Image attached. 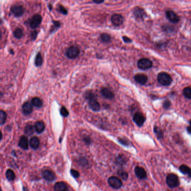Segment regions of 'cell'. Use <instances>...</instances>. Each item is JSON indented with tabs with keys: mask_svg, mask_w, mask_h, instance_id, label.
<instances>
[{
	"mask_svg": "<svg viewBox=\"0 0 191 191\" xmlns=\"http://www.w3.org/2000/svg\"><path fill=\"white\" fill-rule=\"evenodd\" d=\"M166 183L168 187L171 188L178 187L180 185V181L178 176L173 173H170L166 178Z\"/></svg>",
	"mask_w": 191,
	"mask_h": 191,
	"instance_id": "cell-1",
	"label": "cell"
},
{
	"mask_svg": "<svg viewBox=\"0 0 191 191\" xmlns=\"http://www.w3.org/2000/svg\"><path fill=\"white\" fill-rule=\"evenodd\" d=\"M157 79L159 84L163 86H169L172 83V78L169 74L165 72H162L158 74Z\"/></svg>",
	"mask_w": 191,
	"mask_h": 191,
	"instance_id": "cell-2",
	"label": "cell"
},
{
	"mask_svg": "<svg viewBox=\"0 0 191 191\" xmlns=\"http://www.w3.org/2000/svg\"><path fill=\"white\" fill-rule=\"evenodd\" d=\"M138 66L140 69L145 70L150 69L153 66V62L149 59L144 58L139 60L138 62Z\"/></svg>",
	"mask_w": 191,
	"mask_h": 191,
	"instance_id": "cell-3",
	"label": "cell"
},
{
	"mask_svg": "<svg viewBox=\"0 0 191 191\" xmlns=\"http://www.w3.org/2000/svg\"><path fill=\"white\" fill-rule=\"evenodd\" d=\"M80 53L79 49L76 46H72L66 51V56L70 59H74L78 57Z\"/></svg>",
	"mask_w": 191,
	"mask_h": 191,
	"instance_id": "cell-4",
	"label": "cell"
},
{
	"mask_svg": "<svg viewBox=\"0 0 191 191\" xmlns=\"http://www.w3.org/2000/svg\"><path fill=\"white\" fill-rule=\"evenodd\" d=\"M109 185L115 189H119L122 187V183L121 179L116 177H111L108 180Z\"/></svg>",
	"mask_w": 191,
	"mask_h": 191,
	"instance_id": "cell-5",
	"label": "cell"
},
{
	"mask_svg": "<svg viewBox=\"0 0 191 191\" xmlns=\"http://www.w3.org/2000/svg\"><path fill=\"white\" fill-rule=\"evenodd\" d=\"M165 14L168 19L173 23H177L180 20V18L178 15L172 10L167 11Z\"/></svg>",
	"mask_w": 191,
	"mask_h": 191,
	"instance_id": "cell-6",
	"label": "cell"
},
{
	"mask_svg": "<svg viewBox=\"0 0 191 191\" xmlns=\"http://www.w3.org/2000/svg\"><path fill=\"white\" fill-rule=\"evenodd\" d=\"M11 11L15 16L20 17L24 13L25 10L20 5H14L12 6Z\"/></svg>",
	"mask_w": 191,
	"mask_h": 191,
	"instance_id": "cell-7",
	"label": "cell"
},
{
	"mask_svg": "<svg viewBox=\"0 0 191 191\" xmlns=\"http://www.w3.org/2000/svg\"><path fill=\"white\" fill-rule=\"evenodd\" d=\"M133 119L135 123L139 127L143 126L145 121V118L143 114L140 112L135 113Z\"/></svg>",
	"mask_w": 191,
	"mask_h": 191,
	"instance_id": "cell-8",
	"label": "cell"
},
{
	"mask_svg": "<svg viewBox=\"0 0 191 191\" xmlns=\"http://www.w3.org/2000/svg\"><path fill=\"white\" fill-rule=\"evenodd\" d=\"M42 21V17L40 15H35L32 17L30 22V26L32 29H35L40 25Z\"/></svg>",
	"mask_w": 191,
	"mask_h": 191,
	"instance_id": "cell-9",
	"label": "cell"
},
{
	"mask_svg": "<svg viewBox=\"0 0 191 191\" xmlns=\"http://www.w3.org/2000/svg\"><path fill=\"white\" fill-rule=\"evenodd\" d=\"M135 173L138 178L140 179H145L147 177L146 171L140 166H136L135 169Z\"/></svg>",
	"mask_w": 191,
	"mask_h": 191,
	"instance_id": "cell-10",
	"label": "cell"
},
{
	"mask_svg": "<svg viewBox=\"0 0 191 191\" xmlns=\"http://www.w3.org/2000/svg\"><path fill=\"white\" fill-rule=\"evenodd\" d=\"M43 177L47 181H53L56 179V175L54 173L50 170H45L43 172Z\"/></svg>",
	"mask_w": 191,
	"mask_h": 191,
	"instance_id": "cell-11",
	"label": "cell"
},
{
	"mask_svg": "<svg viewBox=\"0 0 191 191\" xmlns=\"http://www.w3.org/2000/svg\"><path fill=\"white\" fill-rule=\"evenodd\" d=\"M111 22L114 25L119 26L124 22V18L121 15L114 14L111 17Z\"/></svg>",
	"mask_w": 191,
	"mask_h": 191,
	"instance_id": "cell-12",
	"label": "cell"
},
{
	"mask_svg": "<svg viewBox=\"0 0 191 191\" xmlns=\"http://www.w3.org/2000/svg\"><path fill=\"white\" fill-rule=\"evenodd\" d=\"M135 80L141 85H145L148 81V77L145 75L139 74L136 75L134 76Z\"/></svg>",
	"mask_w": 191,
	"mask_h": 191,
	"instance_id": "cell-13",
	"label": "cell"
},
{
	"mask_svg": "<svg viewBox=\"0 0 191 191\" xmlns=\"http://www.w3.org/2000/svg\"><path fill=\"white\" fill-rule=\"evenodd\" d=\"M22 108L23 113L26 115H29L31 114L33 110V105L29 102H26L23 104Z\"/></svg>",
	"mask_w": 191,
	"mask_h": 191,
	"instance_id": "cell-14",
	"label": "cell"
},
{
	"mask_svg": "<svg viewBox=\"0 0 191 191\" xmlns=\"http://www.w3.org/2000/svg\"><path fill=\"white\" fill-rule=\"evenodd\" d=\"M19 145L20 148L24 149V150L27 149L28 146H29V141H28L27 137L25 136H21L20 139Z\"/></svg>",
	"mask_w": 191,
	"mask_h": 191,
	"instance_id": "cell-15",
	"label": "cell"
},
{
	"mask_svg": "<svg viewBox=\"0 0 191 191\" xmlns=\"http://www.w3.org/2000/svg\"><path fill=\"white\" fill-rule=\"evenodd\" d=\"M54 191H67L68 187L65 183L60 182L56 183L54 186Z\"/></svg>",
	"mask_w": 191,
	"mask_h": 191,
	"instance_id": "cell-16",
	"label": "cell"
},
{
	"mask_svg": "<svg viewBox=\"0 0 191 191\" xmlns=\"http://www.w3.org/2000/svg\"><path fill=\"white\" fill-rule=\"evenodd\" d=\"M101 93L102 96L107 99H113L114 97V94H113V93L107 88H106V87L102 88L101 91Z\"/></svg>",
	"mask_w": 191,
	"mask_h": 191,
	"instance_id": "cell-17",
	"label": "cell"
},
{
	"mask_svg": "<svg viewBox=\"0 0 191 191\" xmlns=\"http://www.w3.org/2000/svg\"><path fill=\"white\" fill-rule=\"evenodd\" d=\"M30 146L34 149L38 148L40 145V140L38 137H33L30 140Z\"/></svg>",
	"mask_w": 191,
	"mask_h": 191,
	"instance_id": "cell-18",
	"label": "cell"
},
{
	"mask_svg": "<svg viewBox=\"0 0 191 191\" xmlns=\"http://www.w3.org/2000/svg\"><path fill=\"white\" fill-rule=\"evenodd\" d=\"M179 171L185 175H187L190 178H191V169L186 165H182L179 166Z\"/></svg>",
	"mask_w": 191,
	"mask_h": 191,
	"instance_id": "cell-19",
	"label": "cell"
},
{
	"mask_svg": "<svg viewBox=\"0 0 191 191\" xmlns=\"http://www.w3.org/2000/svg\"><path fill=\"white\" fill-rule=\"evenodd\" d=\"M145 11L143 9L136 7L134 11V15L136 18L142 19L145 16Z\"/></svg>",
	"mask_w": 191,
	"mask_h": 191,
	"instance_id": "cell-20",
	"label": "cell"
},
{
	"mask_svg": "<svg viewBox=\"0 0 191 191\" xmlns=\"http://www.w3.org/2000/svg\"><path fill=\"white\" fill-rule=\"evenodd\" d=\"M90 107L93 111H98L100 109V105L99 103L96 100V99L89 101Z\"/></svg>",
	"mask_w": 191,
	"mask_h": 191,
	"instance_id": "cell-21",
	"label": "cell"
},
{
	"mask_svg": "<svg viewBox=\"0 0 191 191\" xmlns=\"http://www.w3.org/2000/svg\"><path fill=\"white\" fill-rule=\"evenodd\" d=\"M34 128L35 131L39 134L43 132L45 129L44 123L43 121L36 122L34 125Z\"/></svg>",
	"mask_w": 191,
	"mask_h": 191,
	"instance_id": "cell-22",
	"label": "cell"
},
{
	"mask_svg": "<svg viewBox=\"0 0 191 191\" xmlns=\"http://www.w3.org/2000/svg\"><path fill=\"white\" fill-rule=\"evenodd\" d=\"M154 131L156 135L157 138L159 140H161L164 138V134L159 127L155 126L154 128Z\"/></svg>",
	"mask_w": 191,
	"mask_h": 191,
	"instance_id": "cell-23",
	"label": "cell"
},
{
	"mask_svg": "<svg viewBox=\"0 0 191 191\" xmlns=\"http://www.w3.org/2000/svg\"><path fill=\"white\" fill-rule=\"evenodd\" d=\"M31 104L34 105L36 107L40 108L43 105V101L39 98L35 97L31 100Z\"/></svg>",
	"mask_w": 191,
	"mask_h": 191,
	"instance_id": "cell-24",
	"label": "cell"
},
{
	"mask_svg": "<svg viewBox=\"0 0 191 191\" xmlns=\"http://www.w3.org/2000/svg\"><path fill=\"white\" fill-rule=\"evenodd\" d=\"M6 177L9 181H13L15 178V174L13 170L8 169L6 171Z\"/></svg>",
	"mask_w": 191,
	"mask_h": 191,
	"instance_id": "cell-25",
	"label": "cell"
},
{
	"mask_svg": "<svg viewBox=\"0 0 191 191\" xmlns=\"http://www.w3.org/2000/svg\"><path fill=\"white\" fill-rule=\"evenodd\" d=\"M183 96H184L187 99H191V87H186L183 90Z\"/></svg>",
	"mask_w": 191,
	"mask_h": 191,
	"instance_id": "cell-26",
	"label": "cell"
},
{
	"mask_svg": "<svg viewBox=\"0 0 191 191\" xmlns=\"http://www.w3.org/2000/svg\"><path fill=\"white\" fill-rule=\"evenodd\" d=\"M34 128L32 125H28L25 127V133L26 135H29V136L33 135L34 134Z\"/></svg>",
	"mask_w": 191,
	"mask_h": 191,
	"instance_id": "cell-27",
	"label": "cell"
},
{
	"mask_svg": "<svg viewBox=\"0 0 191 191\" xmlns=\"http://www.w3.org/2000/svg\"><path fill=\"white\" fill-rule=\"evenodd\" d=\"M43 58L40 53H38L36 56L35 60V65L36 66H40L43 63Z\"/></svg>",
	"mask_w": 191,
	"mask_h": 191,
	"instance_id": "cell-28",
	"label": "cell"
},
{
	"mask_svg": "<svg viewBox=\"0 0 191 191\" xmlns=\"http://www.w3.org/2000/svg\"><path fill=\"white\" fill-rule=\"evenodd\" d=\"M7 118L6 113L4 111L0 110V125H3L5 123Z\"/></svg>",
	"mask_w": 191,
	"mask_h": 191,
	"instance_id": "cell-29",
	"label": "cell"
},
{
	"mask_svg": "<svg viewBox=\"0 0 191 191\" xmlns=\"http://www.w3.org/2000/svg\"><path fill=\"white\" fill-rule=\"evenodd\" d=\"M22 35H23V33L20 28H17L13 31V35L17 39H20L22 37Z\"/></svg>",
	"mask_w": 191,
	"mask_h": 191,
	"instance_id": "cell-30",
	"label": "cell"
},
{
	"mask_svg": "<svg viewBox=\"0 0 191 191\" xmlns=\"http://www.w3.org/2000/svg\"><path fill=\"white\" fill-rule=\"evenodd\" d=\"M85 97L87 100H91L95 99V96L94 94L91 91H87L85 94Z\"/></svg>",
	"mask_w": 191,
	"mask_h": 191,
	"instance_id": "cell-31",
	"label": "cell"
},
{
	"mask_svg": "<svg viewBox=\"0 0 191 191\" xmlns=\"http://www.w3.org/2000/svg\"><path fill=\"white\" fill-rule=\"evenodd\" d=\"M110 36L107 34H106V33H104L102 34H101V40L104 42V43H106V42H109V41L110 40Z\"/></svg>",
	"mask_w": 191,
	"mask_h": 191,
	"instance_id": "cell-32",
	"label": "cell"
},
{
	"mask_svg": "<svg viewBox=\"0 0 191 191\" xmlns=\"http://www.w3.org/2000/svg\"><path fill=\"white\" fill-rule=\"evenodd\" d=\"M61 114L62 116H63L64 117H67L69 115V112L65 107H63L61 109Z\"/></svg>",
	"mask_w": 191,
	"mask_h": 191,
	"instance_id": "cell-33",
	"label": "cell"
},
{
	"mask_svg": "<svg viewBox=\"0 0 191 191\" xmlns=\"http://www.w3.org/2000/svg\"><path fill=\"white\" fill-rule=\"evenodd\" d=\"M163 108L165 109H168L170 108L171 106V102L170 101V100H165L163 103Z\"/></svg>",
	"mask_w": 191,
	"mask_h": 191,
	"instance_id": "cell-34",
	"label": "cell"
},
{
	"mask_svg": "<svg viewBox=\"0 0 191 191\" xmlns=\"http://www.w3.org/2000/svg\"><path fill=\"white\" fill-rule=\"evenodd\" d=\"M118 174L120 175V176L124 180H126L127 179L128 177V174L127 173L125 172H124V171H120L118 172Z\"/></svg>",
	"mask_w": 191,
	"mask_h": 191,
	"instance_id": "cell-35",
	"label": "cell"
},
{
	"mask_svg": "<svg viewBox=\"0 0 191 191\" xmlns=\"http://www.w3.org/2000/svg\"><path fill=\"white\" fill-rule=\"evenodd\" d=\"M70 173L72 174V176H73L74 178H78L79 177V173L78 171L76 170L72 169L70 170Z\"/></svg>",
	"mask_w": 191,
	"mask_h": 191,
	"instance_id": "cell-36",
	"label": "cell"
},
{
	"mask_svg": "<svg viewBox=\"0 0 191 191\" xmlns=\"http://www.w3.org/2000/svg\"><path fill=\"white\" fill-rule=\"evenodd\" d=\"M58 10H59V11L61 12V13H62L63 14H64V15H67V14L68 11H67V10L65 9V8H64L63 6H61V5H59V6Z\"/></svg>",
	"mask_w": 191,
	"mask_h": 191,
	"instance_id": "cell-37",
	"label": "cell"
},
{
	"mask_svg": "<svg viewBox=\"0 0 191 191\" xmlns=\"http://www.w3.org/2000/svg\"><path fill=\"white\" fill-rule=\"evenodd\" d=\"M122 39L124 40V42H126V43H130V42H131V41H132L130 39H129V38L128 37H122Z\"/></svg>",
	"mask_w": 191,
	"mask_h": 191,
	"instance_id": "cell-38",
	"label": "cell"
},
{
	"mask_svg": "<svg viewBox=\"0 0 191 191\" xmlns=\"http://www.w3.org/2000/svg\"><path fill=\"white\" fill-rule=\"evenodd\" d=\"M187 130L189 134L191 135V120L190 121V126H188L187 128Z\"/></svg>",
	"mask_w": 191,
	"mask_h": 191,
	"instance_id": "cell-39",
	"label": "cell"
},
{
	"mask_svg": "<svg viewBox=\"0 0 191 191\" xmlns=\"http://www.w3.org/2000/svg\"><path fill=\"white\" fill-rule=\"evenodd\" d=\"M36 35H37L36 31H34V32L32 33V38H33V39L34 40L36 38Z\"/></svg>",
	"mask_w": 191,
	"mask_h": 191,
	"instance_id": "cell-40",
	"label": "cell"
},
{
	"mask_svg": "<svg viewBox=\"0 0 191 191\" xmlns=\"http://www.w3.org/2000/svg\"><path fill=\"white\" fill-rule=\"evenodd\" d=\"M84 141H85V142L87 143H91V140H90V139L88 137H86V138L84 139Z\"/></svg>",
	"mask_w": 191,
	"mask_h": 191,
	"instance_id": "cell-41",
	"label": "cell"
},
{
	"mask_svg": "<svg viewBox=\"0 0 191 191\" xmlns=\"http://www.w3.org/2000/svg\"><path fill=\"white\" fill-rule=\"evenodd\" d=\"M93 2H95L96 4H101L104 2V1H93Z\"/></svg>",
	"mask_w": 191,
	"mask_h": 191,
	"instance_id": "cell-42",
	"label": "cell"
},
{
	"mask_svg": "<svg viewBox=\"0 0 191 191\" xmlns=\"http://www.w3.org/2000/svg\"><path fill=\"white\" fill-rule=\"evenodd\" d=\"M23 191H29V190H27V188L26 187H23Z\"/></svg>",
	"mask_w": 191,
	"mask_h": 191,
	"instance_id": "cell-43",
	"label": "cell"
},
{
	"mask_svg": "<svg viewBox=\"0 0 191 191\" xmlns=\"http://www.w3.org/2000/svg\"><path fill=\"white\" fill-rule=\"evenodd\" d=\"M2 134L1 131H0V140L2 139Z\"/></svg>",
	"mask_w": 191,
	"mask_h": 191,
	"instance_id": "cell-44",
	"label": "cell"
},
{
	"mask_svg": "<svg viewBox=\"0 0 191 191\" xmlns=\"http://www.w3.org/2000/svg\"><path fill=\"white\" fill-rule=\"evenodd\" d=\"M10 52L12 54H13V53H14V52H13V49L10 50Z\"/></svg>",
	"mask_w": 191,
	"mask_h": 191,
	"instance_id": "cell-45",
	"label": "cell"
},
{
	"mask_svg": "<svg viewBox=\"0 0 191 191\" xmlns=\"http://www.w3.org/2000/svg\"><path fill=\"white\" fill-rule=\"evenodd\" d=\"M1 37H2V34H1V32L0 31V39H1Z\"/></svg>",
	"mask_w": 191,
	"mask_h": 191,
	"instance_id": "cell-46",
	"label": "cell"
},
{
	"mask_svg": "<svg viewBox=\"0 0 191 191\" xmlns=\"http://www.w3.org/2000/svg\"><path fill=\"white\" fill-rule=\"evenodd\" d=\"M0 191H2V189L1 188V187H0Z\"/></svg>",
	"mask_w": 191,
	"mask_h": 191,
	"instance_id": "cell-47",
	"label": "cell"
},
{
	"mask_svg": "<svg viewBox=\"0 0 191 191\" xmlns=\"http://www.w3.org/2000/svg\"></svg>",
	"mask_w": 191,
	"mask_h": 191,
	"instance_id": "cell-48",
	"label": "cell"
},
{
	"mask_svg": "<svg viewBox=\"0 0 191 191\" xmlns=\"http://www.w3.org/2000/svg\"></svg>",
	"mask_w": 191,
	"mask_h": 191,
	"instance_id": "cell-49",
	"label": "cell"
}]
</instances>
